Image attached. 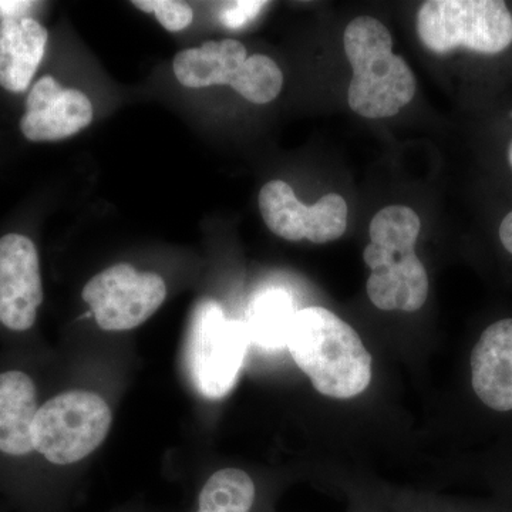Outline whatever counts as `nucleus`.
I'll return each instance as SVG.
<instances>
[{
	"instance_id": "18",
	"label": "nucleus",
	"mask_w": 512,
	"mask_h": 512,
	"mask_svg": "<svg viewBox=\"0 0 512 512\" xmlns=\"http://www.w3.org/2000/svg\"><path fill=\"white\" fill-rule=\"evenodd\" d=\"M266 6L268 2H259V0L227 2L218 10V19L225 28L238 30L251 23Z\"/></svg>"
},
{
	"instance_id": "1",
	"label": "nucleus",
	"mask_w": 512,
	"mask_h": 512,
	"mask_svg": "<svg viewBox=\"0 0 512 512\" xmlns=\"http://www.w3.org/2000/svg\"><path fill=\"white\" fill-rule=\"evenodd\" d=\"M286 348L323 396L352 399L372 382V356L362 339L349 323L322 306L296 312Z\"/></svg>"
},
{
	"instance_id": "8",
	"label": "nucleus",
	"mask_w": 512,
	"mask_h": 512,
	"mask_svg": "<svg viewBox=\"0 0 512 512\" xmlns=\"http://www.w3.org/2000/svg\"><path fill=\"white\" fill-rule=\"evenodd\" d=\"M83 301L107 332L136 329L147 322L167 298L164 279L130 264L111 266L84 286Z\"/></svg>"
},
{
	"instance_id": "2",
	"label": "nucleus",
	"mask_w": 512,
	"mask_h": 512,
	"mask_svg": "<svg viewBox=\"0 0 512 512\" xmlns=\"http://www.w3.org/2000/svg\"><path fill=\"white\" fill-rule=\"evenodd\" d=\"M420 229L419 215L403 205L383 208L370 222L363 259L372 269L366 291L376 308L416 312L426 303L429 275L414 251Z\"/></svg>"
},
{
	"instance_id": "10",
	"label": "nucleus",
	"mask_w": 512,
	"mask_h": 512,
	"mask_svg": "<svg viewBox=\"0 0 512 512\" xmlns=\"http://www.w3.org/2000/svg\"><path fill=\"white\" fill-rule=\"evenodd\" d=\"M43 302L42 276L35 244L25 235L0 238V322L25 332L36 322Z\"/></svg>"
},
{
	"instance_id": "5",
	"label": "nucleus",
	"mask_w": 512,
	"mask_h": 512,
	"mask_svg": "<svg viewBox=\"0 0 512 512\" xmlns=\"http://www.w3.org/2000/svg\"><path fill=\"white\" fill-rule=\"evenodd\" d=\"M173 69L181 86H231L254 104L271 103L284 86V74L271 57H248L245 46L234 39L210 40L183 50L174 57Z\"/></svg>"
},
{
	"instance_id": "17",
	"label": "nucleus",
	"mask_w": 512,
	"mask_h": 512,
	"mask_svg": "<svg viewBox=\"0 0 512 512\" xmlns=\"http://www.w3.org/2000/svg\"><path fill=\"white\" fill-rule=\"evenodd\" d=\"M133 5L143 12L154 13L160 25L168 32H180L194 20L191 6L178 0H136Z\"/></svg>"
},
{
	"instance_id": "6",
	"label": "nucleus",
	"mask_w": 512,
	"mask_h": 512,
	"mask_svg": "<svg viewBox=\"0 0 512 512\" xmlns=\"http://www.w3.org/2000/svg\"><path fill=\"white\" fill-rule=\"evenodd\" d=\"M113 414L99 394L72 390L57 394L37 410L33 448L50 463H79L99 448L109 434Z\"/></svg>"
},
{
	"instance_id": "12",
	"label": "nucleus",
	"mask_w": 512,
	"mask_h": 512,
	"mask_svg": "<svg viewBox=\"0 0 512 512\" xmlns=\"http://www.w3.org/2000/svg\"><path fill=\"white\" fill-rule=\"evenodd\" d=\"M471 383L478 399L495 410H512V318L481 333L471 353Z\"/></svg>"
},
{
	"instance_id": "15",
	"label": "nucleus",
	"mask_w": 512,
	"mask_h": 512,
	"mask_svg": "<svg viewBox=\"0 0 512 512\" xmlns=\"http://www.w3.org/2000/svg\"><path fill=\"white\" fill-rule=\"evenodd\" d=\"M291 295L282 289H266L255 296L248 308L245 325L249 338L264 348L286 346V336L296 315Z\"/></svg>"
},
{
	"instance_id": "11",
	"label": "nucleus",
	"mask_w": 512,
	"mask_h": 512,
	"mask_svg": "<svg viewBox=\"0 0 512 512\" xmlns=\"http://www.w3.org/2000/svg\"><path fill=\"white\" fill-rule=\"evenodd\" d=\"M92 121V101L86 94L64 89L52 76H45L30 90L20 130L36 143L57 141L74 136Z\"/></svg>"
},
{
	"instance_id": "21",
	"label": "nucleus",
	"mask_w": 512,
	"mask_h": 512,
	"mask_svg": "<svg viewBox=\"0 0 512 512\" xmlns=\"http://www.w3.org/2000/svg\"><path fill=\"white\" fill-rule=\"evenodd\" d=\"M507 158H508V164H510V168L512 170V138H511L510 144H508Z\"/></svg>"
},
{
	"instance_id": "20",
	"label": "nucleus",
	"mask_w": 512,
	"mask_h": 512,
	"mask_svg": "<svg viewBox=\"0 0 512 512\" xmlns=\"http://www.w3.org/2000/svg\"><path fill=\"white\" fill-rule=\"evenodd\" d=\"M498 235L505 251L512 255V210L501 221Z\"/></svg>"
},
{
	"instance_id": "9",
	"label": "nucleus",
	"mask_w": 512,
	"mask_h": 512,
	"mask_svg": "<svg viewBox=\"0 0 512 512\" xmlns=\"http://www.w3.org/2000/svg\"><path fill=\"white\" fill-rule=\"evenodd\" d=\"M259 210L272 234L286 241L308 239L313 244H326L342 237L348 228V204L342 195H323L308 207L282 180L269 181L261 188Z\"/></svg>"
},
{
	"instance_id": "3",
	"label": "nucleus",
	"mask_w": 512,
	"mask_h": 512,
	"mask_svg": "<svg viewBox=\"0 0 512 512\" xmlns=\"http://www.w3.org/2000/svg\"><path fill=\"white\" fill-rule=\"evenodd\" d=\"M343 46L353 69L348 101L365 119L396 116L413 100L416 77L409 64L393 53V39L380 20L359 16L343 33Z\"/></svg>"
},
{
	"instance_id": "16",
	"label": "nucleus",
	"mask_w": 512,
	"mask_h": 512,
	"mask_svg": "<svg viewBox=\"0 0 512 512\" xmlns=\"http://www.w3.org/2000/svg\"><path fill=\"white\" fill-rule=\"evenodd\" d=\"M255 494L254 481L245 471L225 468L202 487L198 512H249Z\"/></svg>"
},
{
	"instance_id": "13",
	"label": "nucleus",
	"mask_w": 512,
	"mask_h": 512,
	"mask_svg": "<svg viewBox=\"0 0 512 512\" xmlns=\"http://www.w3.org/2000/svg\"><path fill=\"white\" fill-rule=\"evenodd\" d=\"M47 30L32 18L0 20V86L12 93L28 90L47 45Z\"/></svg>"
},
{
	"instance_id": "4",
	"label": "nucleus",
	"mask_w": 512,
	"mask_h": 512,
	"mask_svg": "<svg viewBox=\"0 0 512 512\" xmlns=\"http://www.w3.org/2000/svg\"><path fill=\"white\" fill-rule=\"evenodd\" d=\"M417 33L436 55H500L512 45V13L501 0H429L417 13Z\"/></svg>"
},
{
	"instance_id": "14",
	"label": "nucleus",
	"mask_w": 512,
	"mask_h": 512,
	"mask_svg": "<svg viewBox=\"0 0 512 512\" xmlns=\"http://www.w3.org/2000/svg\"><path fill=\"white\" fill-rule=\"evenodd\" d=\"M37 410V393L26 373H0V451L9 456L32 453V427Z\"/></svg>"
},
{
	"instance_id": "7",
	"label": "nucleus",
	"mask_w": 512,
	"mask_h": 512,
	"mask_svg": "<svg viewBox=\"0 0 512 512\" xmlns=\"http://www.w3.org/2000/svg\"><path fill=\"white\" fill-rule=\"evenodd\" d=\"M248 339L244 323L227 318L220 303L212 299L197 303L188 332L187 366L202 396L222 399L234 389Z\"/></svg>"
},
{
	"instance_id": "19",
	"label": "nucleus",
	"mask_w": 512,
	"mask_h": 512,
	"mask_svg": "<svg viewBox=\"0 0 512 512\" xmlns=\"http://www.w3.org/2000/svg\"><path fill=\"white\" fill-rule=\"evenodd\" d=\"M33 2H20V0H0V16L2 19L23 18L25 12H28Z\"/></svg>"
}]
</instances>
